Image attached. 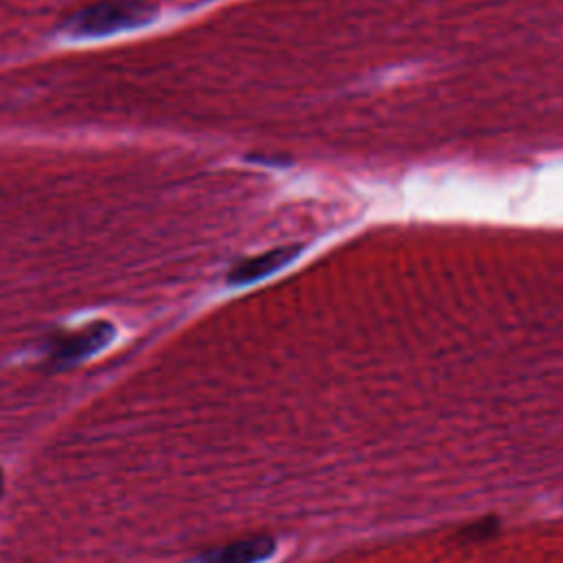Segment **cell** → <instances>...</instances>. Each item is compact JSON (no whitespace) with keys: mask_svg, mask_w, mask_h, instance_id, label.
<instances>
[{"mask_svg":"<svg viewBox=\"0 0 563 563\" xmlns=\"http://www.w3.org/2000/svg\"><path fill=\"white\" fill-rule=\"evenodd\" d=\"M154 16L150 5L139 0H104V3L90 5L68 21V34L75 38H100L113 36L124 29H135L148 25Z\"/></svg>","mask_w":563,"mask_h":563,"instance_id":"cell-1","label":"cell"},{"mask_svg":"<svg viewBox=\"0 0 563 563\" xmlns=\"http://www.w3.org/2000/svg\"><path fill=\"white\" fill-rule=\"evenodd\" d=\"M113 335H115V330L107 322H96L82 330L53 335L45 343L47 363L53 370L75 365V363L92 356L96 352H100L104 346H109Z\"/></svg>","mask_w":563,"mask_h":563,"instance_id":"cell-2","label":"cell"},{"mask_svg":"<svg viewBox=\"0 0 563 563\" xmlns=\"http://www.w3.org/2000/svg\"><path fill=\"white\" fill-rule=\"evenodd\" d=\"M302 247L298 245H287V247H277V249H271L266 253H260V255H253V258H247L242 262H238L229 275H227V282L232 287H245V285H253V282L258 279H264L268 277L271 273L285 268L289 262H293L298 255H300Z\"/></svg>","mask_w":563,"mask_h":563,"instance_id":"cell-3","label":"cell"},{"mask_svg":"<svg viewBox=\"0 0 563 563\" xmlns=\"http://www.w3.org/2000/svg\"><path fill=\"white\" fill-rule=\"evenodd\" d=\"M3 485H5V478H3V472H0V496H3Z\"/></svg>","mask_w":563,"mask_h":563,"instance_id":"cell-4","label":"cell"}]
</instances>
